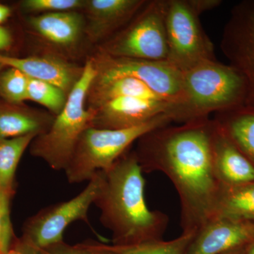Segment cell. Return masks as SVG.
Wrapping results in <instances>:
<instances>
[{"label": "cell", "mask_w": 254, "mask_h": 254, "mask_svg": "<svg viewBox=\"0 0 254 254\" xmlns=\"http://www.w3.org/2000/svg\"><path fill=\"white\" fill-rule=\"evenodd\" d=\"M214 121L198 119L152 130L135 152L143 173L161 172L173 182L183 232L196 233L215 216L221 186L213 168Z\"/></svg>", "instance_id": "6da1fadb"}, {"label": "cell", "mask_w": 254, "mask_h": 254, "mask_svg": "<svg viewBox=\"0 0 254 254\" xmlns=\"http://www.w3.org/2000/svg\"><path fill=\"white\" fill-rule=\"evenodd\" d=\"M143 173L135 152H127L110 170L102 172L94 205L100 209V222L112 232L113 245L160 240L168 227V215L150 210L145 203Z\"/></svg>", "instance_id": "7a4b0ae2"}, {"label": "cell", "mask_w": 254, "mask_h": 254, "mask_svg": "<svg viewBox=\"0 0 254 254\" xmlns=\"http://www.w3.org/2000/svg\"><path fill=\"white\" fill-rule=\"evenodd\" d=\"M96 75L94 62L88 60L68 95L64 108L50 128L36 136L30 145L31 154L44 160L53 170L64 171L81 135L91 127L95 110L86 109V100Z\"/></svg>", "instance_id": "3957f363"}, {"label": "cell", "mask_w": 254, "mask_h": 254, "mask_svg": "<svg viewBox=\"0 0 254 254\" xmlns=\"http://www.w3.org/2000/svg\"><path fill=\"white\" fill-rule=\"evenodd\" d=\"M182 73L187 108L193 120L245 105V78L231 65L208 60Z\"/></svg>", "instance_id": "277c9868"}, {"label": "cell", "mask_w": 254, "mask_h": 254, "mask_svg": "<svg viewBox=\"0 0 254 254\" xmlns=\"http://www.w3.org/2000/svg\"><path fill=\"white\" fill-rule=\"evenodd\" d=\"M174 123L162 116L139 126L124 129L91 127L81 135L69 163L65 169L71 184L90 181L98 172L110 170L127 153L132 143L148 132Z\"/></svg>", "instance_id": "5b68a950"}, {"label": "cell", "mask_w": 254, "mask_h": 254, "mask_svg": "<svg viewBox=\"0 0 254 254\" xmlns=\"http://www.w3.org/2000/svg\"><path fill=\"white\" fill-rule=\"evenodd\" d=\"M221 2L220 0H168L166 61L181 72L203 62L217 60L213 43L202 27L200 16Z\"/></svg>", "instance_id": "8992f818"}, {"label": "cell", "mask_w": 254, "mask_h": 254, "mask_svg": "<svg viewBox=\"0 0 254 254\" xmlns=\"http://www.w3.org/2000/svg\"><path fill=\"white\" fill-rule=\"evenodd\" d=\"M168 0L147 1L126 26L105 43L101 53L118 58L166 61Z\"/></svg>", "instance_id": "52a82bcc"}, {"label": "cell", "mask_w": 254, "mask_h": 254, "mask_svg": "<svg viewBox=\"0 0 254 254\" xmlns=\"http://www.w3.org/2000/svg\"><path fill=\"white\" fill-rule=\"evenodd\" d=\"M93 60L97 71L94 81L136 78L164 100L183 107L192 120L187 108L182 73L168 62L118 58L103 53Z\"/></svg>", "instance_id": "ba28073f"}, {"label": "cell", "mask_w": 254, "mask_h": 254, "mask_svg": "<svg viewBox=\"0 0 254 254\" xmlns=\"http://www.w3.org/2000/svg\"><path fill=\"white\" fill-rule=\"evenodd\" d=\"M102 179V172H98L74 198L42 209L27 219L23 227V238L44 250L63 242L68 225L77 220L88 222V212L99 193Z\"/></svg>", "instance_id": "9c48e42d"}, {"label": "cell", "mask_w": 254, "mask_h": 254, "mask_svg": "<svg viewBox=\"0 0 254 254\" xmlns=\"http://www.w3.org/2000/svg\"><path fill=\"white\" fill-rule=\"evenodd\" d=\"M220 48L229 64L245 78V105L254 109V0H246L232 8Z\"/></svg>", "instance_id": "30bf717a"}, {"label": "cell", "mask_w": 254, "mask_h": 254, "mask_svg": "<svg viewBox=\"0 0 254 254\" xmlns=\"http://www.w3.org/2000/svg\"><path fill=\"white\" fill-rule=\"evenodd\" d=\"M91 127L105 129H124L139 126L162 116H169L174 123L190 122L183 107L165 100L121 97L108 100L95 108Z\"/></svg>", "instance_id": "8fae6325"}, {"label": "cell", "mask_w": 254, "mask_h": 254, "mask_svg": "<svg viewBox=\"0 0 254 254\" xmlns=\"http://www.w3.org/2000/svg\"><path fill=\"white\" fill-rule=\"evenodd\" d=\"M254 242V221L216 215L195 233L186 254H225Z\"/></svg>", "instance_id": "7c38bea8"}, {"label": "cell", "mask_w": 254, "mask_h": 254, "mask_svg": "<svg viewBox=\"0 0 254 254\" xmlns=\"http://www.w3.org/2000/svg\"><path fill=\"white\" fill-rule=\"evenodd\" d=\"M0 64L4 67L17 68L29 78L54 85L67 95L83 70V68L52 56L18 58L0 54Z\"/></svg>", "instance_id": "4fadbf2b"}, {"label": "cell", "mask_w": 254, "mask_h": 254, "mask_svg": "<svg viewBox=\"0 0 254 254\" xmlns=\"http://www.w3.org/2000/svg\"><path fill=\"white\" fill-rule=\"evenodd\" d=\"M213 121V168L221 188L254 182V164L232 143L216 122Z\"/></svg>", "instance_id": "5bb4252c"}, {"label": "cell", "mask_w": 254, "mask_h": 254, "mask_svg": "<svg viewBox=\"0 0 254 254\" xmlns=\"http://www.w3.org/2000/svg\"><path fill=\"white\" fill-rule=\"evenodd\" d=\"M145 0H87L89 18L88 33L93 40L102 39L123 28L144 6Z\"/></svg>", "instance_id": "9a60e30c"}, {"label": "cell", "mask_w": 254, "mask_h": 254, "mask_svg": "<svg viewBox=\"0 0 254 254\" xmlns=\"http://www.w3.org/2000/svg\"><path fill=\"white\" fill-rule=\"evenodd\" d=\"M29 23L45 39L60 46H70L76 43L84 24L83 16L74 11L45 13L32 16Z\"/></svg>", "instance_id": "2e32d148"}, {"label": "cell", "mask_w": 254, "mask_h": 254, "mask_svg": "<svg viewBox=\"0 0 254 254\" xmlns=\"http://www.w3.org/2000/svg\"><path fill=\"white\" fill-rule=\"evenodd\" d=\"M239 150L254 165V109L239 107L214 114L213 118Z\"/></svg>", "instance_id": "e0dca14e"}, {"label": "cell", "mask_w": 254, "mask_h": 254, "mask_svg": "<svg viewBox=\"0 0 254 254\" xmlns=\"http://www.w3.org/2000/svg\"><path fill=\"white\" fill-rule=\"evenodd\" d=\"M53 121L23 108L20 105L0 104V139L38 135L46 132Z\"/></svg>", "instance_id": "ac0fdd59"}, {"label": "cell", "mask_w": 254, "mask_h": 254, "mask_svg": "<svg viewBox=\"0 0 254 254\" xmlns=\"http://www.w3.org/2000/svg\"><path fill=\"white\" fill-rule=\"evenodd\" d=\"M88 96L93 105L91 109H95L108 100L121 97L165 100L152 91L143 82L133 77H120L105 81H94L88 92Z\"/></svg>", "instance_id": "d6986e66"}, {"label": "cell", "mask_w": 254, "mask_h": 254, "mask_svg": "<svg viewBox=\"0 0 254 254\" xmlns=\"http://www.w3.org/2000/svg\"><path fill=\"white\" fill-rule=\"evenodd\" d=\"M216 215L254 221V182L240 186L222 187Z\"/></svg>", "instance_id": "ffe728a7"}, {"label": "cell", "mask_w": 254, "mask_h": 254, "mask_svg": "<svg viewBox=\"0 0 254 254\" xmlns=\"http://www.w3.org/2000/svg\"><path fill=\"white\" fill-rule=\"evenodd\" d=\"M35 135L0 139V190L15 194V175L20 160Z\"/></svg>", "instance_id": "44dd1931"}, {"label": "cell", "mask_w": 254, "mask_h": 254, "mask_svg": "<svg viewBox=\"0 0 254 254\" xmlns=\"http://www.w3.org/2000/svg\"><path fill=\"white\" fill-rule=\"evenodd\" d=\"M195 235L193 232H182L180 237L170 241L153 240L131 246H109L120 254H186Z\"/></svg>", "instance_id": "7402d4cb"}, {"label": "cell", "mask_w": 254, "mask_h": 254, "mask_svg": "<svg viewBox=\"0 0 254 254\" xmlns=\"http://www.w3.org/2000/svg\"><path fill=\"white\" fill-rule=\"evenodd\" d=\"M68 95L58 87L47 82L28 78V100L46 107L58 115L64 108Z\"/></svg>", "instance_id": "603a6c76"}, {"label": "cell", "mask_w": 254, "mask_h": 254, "mask_svg": "<svg viewBox=\"0 0 254 254\" xmlns=\"http://www.w3.org/2000/svg\"><path fill=\"white\" fill-rule=\"evenodd\" d=\"M28 77L22 71L13 67L0 74V95L8 103L21 105L28 100Z\"/></svg>", "instance_id": "cb8c5ba5"}, {"label": "cell", "mask_w": 254, "mask_h": 254, "mask_svg": "<svg viewBox=\"0 0 254 254\" xmlns=\"http://www.w3.org/2000/svg\"><path fill=\"white\" fill-rule=\"evenodd\" d=\"M14 194L0 190V254L9 251L16 237L11 220V200Z\"/></svg>", "instance_id": "d4e9b609"}, {"label": "cell", "mask_w": 254, "mask_h": 254, "mask_svg": "<svg viewBox=\"0 0 254 254\" xmlns=\"http://www.w3.org/2000/svg\"><path fill=\"white\" fill-rule=\"evenodd\" d=\"M83 0H25L21 2L23 9L30 12H62L73 11L85 7Z\"/></svg>", "instance_id": "484cf974"}, {"label": "cell", "mask_w": 254, "mask_h": 254, "mask_svg": "<svg viewBox=\"0 0 254 254\" xmlns=\"http://www.w3.org/2000/svg\"><path fill=\"white\" fill-rule=\"evenodd\" d=\"M46 250L52 254H120L112 250L109 245L95 241H85L74 245L63 241Z\"/></svg>", "instance_id": "4316f807"}, {"label": "cell", "mask_w": 254, "mask_h": 254, "mask_svg": "<svg viewBox=\"0 0 254 254\" xmlns=\"http://www.w3.org/2000/svg\"><path fill=\"white\" fill-rule=\"evenodd\" d=\"M5 254H52L48 250L40 248L23 237L14 240L9 251Z\"/></svg>", "instance_id": "83f0119b"}, {"label": "cell", "mask_w": 254, "mask_h": 254, "mask_svg": "<svg viewBox=\"0 0 254 254\" xmlns=\"http://www.w3.org/2000/svg\"><path fill=\"white\" fill-rule=\"evenodd\" d=\"M12 36L6 28L0 26V51L8 49L12 44Z\"/></svg>", "instance_id": "f1b7e54d"}, {"label": "cell", "mask_w": 254, "mask_h": 254, "mask_svg": "<svg viewBox=\"0 0 254 254\" xmlns=\"http://www.w3.org/2000/svg\"><path fill=\"white\" fill-rule=\"evenodd\" d=\"M11 14V8L6 5L0 4V25L5 22Z\"/></svg>", "instance_id": "f546056e"}, {"label": "cell", "mask_w": 254, "mask_h": 254, "mask_svg": "<svg viewBox=\"0 0 254 254\" xmlns=\"http://www.w3.org/2000/svg\"><path fill=\"white\" fill-rule=\"evenodd\" d=\"M245 254H254V242L247 247Z\"/></svg>", "instance_id": "4dcf8cb0"}, {"label": "cell", "mask_w": 254, "mask_h": 254, "mask_svg": "<svg viewBox=\"0 0 254 254\" xmlns=\"http://www.w3.org/2000/svg\"><path fill=\"white\" fill-rule=\"evenodd\" d=\"M247 247H245V248L240 249V250L233 251V252H229V253L225 254H245L246 249H247Z\"/></svg>", "instance_id": "1f68e13d"}, {"label": "cell", "mask_w": 254, "mask_h": 254, "mask_svg": "<svg viewBox=\"0 0 254 254\" xmlns=\"http://www.w3.org/2000/svg\"><path fill=\"white\" fill-rule=\"evenodd\" d=\"M4 66H3V65H1V64H0V74H1V71H2L3 68H4Z\"/></svg>", "instance_id": "d6a6232c"}]
</instances>
